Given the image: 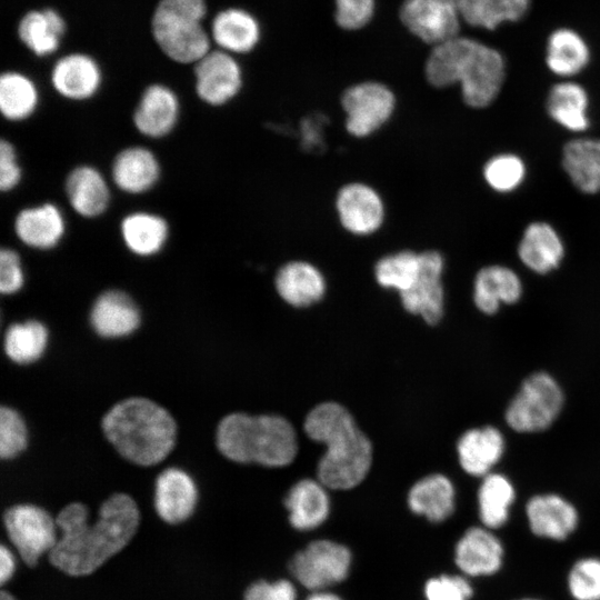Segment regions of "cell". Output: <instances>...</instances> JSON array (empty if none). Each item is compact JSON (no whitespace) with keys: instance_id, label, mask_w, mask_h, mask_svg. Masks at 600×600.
<instances>
[{"instance_id":"6da1fadb","label":"cell","mask_w":600,"mask_h":600,"mask_svg":"<svg viewBox=\"0 0 600 600\" xmlns=\"http://www.w3.org/2000/svg\"><path fill=\"white\" fill-rule=\"evenodd\" d=\"M56 521L59 539L47 561L66 576L84 578L129 547L140 530L142 513L130 494L117 492L99 506L93 519L87 504L73 501L56 513Z\"/></svg>"},{"instance_id":"7a4b0ae2","label":"cell","mask_w":600,"mask_h":600,"mask_svg":"<svg viewBox=\"0 0 600 600\" xmlns=\"http://www.w3.org/2000/svg\"><path fill=\"white\" fill-rule=\"evenodd\" d=\"M303 429L311 440L326 446L317 477L327 489L349 490L364 480L372 464V443L347 408L322 402L307 414Z\"/></svg>"},{"instance_id":"3957f363","label":"cell","mask_w":600,"mask_h":600,"mask_svg":"<svg viewBox=\"0 0 600 600\" xmlns=\"http://www.w3.org/2000/svg\"><path fill=\"white\" fill-rule=\"evenodd\" d=\"M430 84L459 83L463 101L472 108L489 106L504 80V60L494 49L473 39L456 37L434 46L426 62Z\"/></svg>"},{"instance_id":"277c9868","label":"cell","mask_w":600,"mask_h":600,"mask_svg":"<svg viewBox=\"0 0 600 600\" xmlns=\"http://www.w3.org/2000/svg\"><path fill=\"white\" fill-rule=\"evenodd\" d=\"M102 429L118 452L139 466L162 461L177 437L171 414L146 398H129L114 404L103 417Z\"/></svg>"},{"instance_id":"5b68a950","label":"cell","mask_w":600,"mask_h":600,"mask_svg":"<svg viewBox=\"0 0 600 600\" xmlns=\"http://www.w3.org/2000/svg\"><path fill=\"white\" fill-rule=\"evenodd\" d=\"M216 440L229 460L271 468L290 464L299 449L293 426L277 414H228L219 422Z\"/></svg>"},{"instance_id":"8992f818","label":"cell","mask_w":600,"mask_h":600,"mask_svg":"<svg viewBox=\"0 0 600 600\" xmlns=\"http://www.w3.org/2000/svg\"><path fill=\"white\" fill-rule=\"evenodd\" d=\"M208 18L207 0H159L150 21L153 41L169 61L191 67L213 48Z\"/></svg>"},{"instance_id":"52a82bcc","label":"cell","mask_w":600,"mask_h":600,"mask_svg":"<svg viewBox=\"0 0 600 600\" xmlns=\"http://www.w3.org/2000/svg\"><path fill=\"white\" fill-rule=\"evenodd\" d=\"M2 540L13 548L28 569L39 567L59 539L56 514L31 502L9 506L2 513Z\"/></svg>"},{"instance_id":"ba28073f","label":"cell","mask_w":600,"mask_h":600,"mask_svg":"<svg viewBox=\"0 0 600 600\" xmlns=\"http://www.w3.org/2000/svg\"><path fill=\"white\" fill-rule=\"evenodd\" d=\"M563 403L564 394L558 381L538 371L523 380L506 409L504 419L517 432H540L554 422Z\"/></svg>"},{"instance_id":"9c48e42d","label":"cell","mask_w":600,"mask_h":600,"mask_svg":"<svg viewBox=\"0 0 600 600\" xmlns=\"http://www.w3.org/2000/svg\"><path fill=\"white\" fill-rule=\"evenodd\" d=\"M351 558L346 546L326 539L316 540L293 556L289 569L308 590L323 591L348 577Z\"/></svg>"},{"instance_id":"30bf717a","label":"cell","mask_w":600,"mask_h":600,"mask_svg":"<svg viewBox=\"0 0 600 600\" xmlns=\"http://www.w3.org/2000/svg\"><path fill=\"white\" fill-rule=\"evenodd\" d=\"M46 77L50 88L69 101H87L106 83L100 61L89 52L72 50L47 61Z\"/></svg>"},{"instance_id":"8fae6325","label":"cell","mask_w":600,"mask_h":600,"mask_svg":"<svg viewBox=\"0 0 600 600\" xmlns=\"http://www.w3.org/2000/svg\"><path fill=\"white\" fill-rule=\"evenodd\" d=\"M191 73L194 93L212 107L230 102L243 84V71L238 57L214 47L191 66Z\"/></svg>"},{"instance_id":"7c38bea8","label":"cell","mask_w":600,"mask_h":600,"mask_svg":"<svg viewBox=\"0 0 600 600\" xmlns=\"http://www.w3.org/2000/svg\"><path fill=\"white\" fill-rule=\"evenodd\" d=\"M341 104L346 112V128L354 137H367L378 130L391 117L396 98L392 91L379 82H362L348 88Z\"/></svg>"},{"instance_id":"4fadbf2b","label":"cell","mask_w":600,"mask_h":600,"mask_svg":"<svg viewBox=\"0 0 600 600\" xmlns=\"http://www.w3.org/2000/svg\"><path fill=\"white\" fill-rule=\"evenodd\" d=\"M399 17L423 42L438 46L458 37L460 12L454 0H404Z\"/></svg>"},{"instance_id":"5bb4252c","label":"cell","mask_w":600,"mask_h":600,"mask_svg":"<svg viewBox=\"0 0 600 600\" xmlns=\"http://www.w3.org/2000/svg\"><path fill=\"white\" fill-rule=\"evenodd\" d=\"M198 500L197 484L186 471L168 468L157 477L153 509L163 524L169 527L186 524L193 518Z\"/></svg>"},{"instance_id":"9a60e30c","label":"cell","mask_w":600,"mask_h":600,"mask_svg":"<svg viewBox=\"0 0 600 600\" xmlns=\"http://www.w3.org/2000/svg\"><path fill=\"white\" fill-rule=\"evenodd\" d=\"M420 271L414 283L400 298L406 311L434 326L443 317V258L439 252L429 250L420 253Z\"/></svg>"},{"instance_id":"2e32d148","label":"cell","mask_w":600,"mask_h":600,"mask_svg":"<svg viewBox=\"0 0 600 600\" xmlns=\"http://www.w3.org/2000/svg\"><path fill=\"white\" fill-rule=\"evenodd\" d=\"M68 32L63 14L44 7L26 11L17 23V38L34 58L51 61L58 57Z\"/></svg>"},{"instance_id":"e0dca14e","label":"cell","mask_w":600,"mask_h":600,"mask_svg":"<svg viewBox=\"0 0 600 600\" xmlns=\"http://www.w3.org/2000/svg\"><path fill=\"white\" fill-rule=\"evenodd\" d=\"M214 48L236 57L251 53L261 39V24L257 16L241 6H228L208 19Z\"/></svg>"},{"instance_id":"ac0fdd59","label":"cell","mask_w":600,"mask_h":600,"mask_svg":"<svg viewBox=\"0 0 600 600\" xmlns=\"http://www.w3.org/2000/svg\"><path fill=\"white\" fill-rule=\"evenodd\" d=\"M179 116L180 99L173 87L164 81H151L139 97L133 124L142 136L160 139L176 128Z\"/></svg>"},{"instance_id":"d6986e66","label":"cell","mask_w":600,"mask_h":600,"mask_svg":"<svg viewBox=\"0 0 600 600\" xmlns=\"http://www.w3.org/2000/svg\"><path fill=\"white\" fill-rule=\"evenodd\" d=\"M336 206L342 227L353 234L373 233L381 227L384 218L380 196L364 183L353 182L341 188Z\"/></svg>"},{"instance_id":"ffe728a7","label":"cell","mask_w":600,"mask_h":600,"mask_svg":"<svg viewBox=\"0 0 600 600\" xmlns=\"http://www.w3.org/2000/svg\"><path fill=\"white\" fill-rule=\"evenodd\" d=\"M67 222L61 209L52 202L27 207L18 212L13 221L17 238L27 247L50 250L66 234Z\"/></svg>"},{"instance_id":"44dd1931","label":"cell","mask_w":600,"mask_h":600,"mask_svg":"<svg viewBox=\"0 0 600 600\" xmlns=\"http://www.w3.org/2000/svg\"><path fill=\"white\" fill-rule=\"evenodd\" d=\"M161 166L148 148L131 146L122 149L111 164V180L124 193L142 194L159 181Z\"/></svg>"},{"instance_id":"7402d4cb","label":"cell","mask_w":600,"mask_h":600,"mask_svg":"<svg viewBox=\"0 0 600 600\" xmlns=\"http://www.w3.org/2000/svg\"><path fill=\"white\" fill-rule=\"evenodd\" d=\"M502 558L500 540L486 527L469 528L454 549L457 567L470 577L496 573L502 566Z\"/></svg>"},{"instance_id":"603a6c76","label":"cell","mask_w":600,"mask_h":600,"mask_svg":"<svg viewBox=\"0 0 600 600\" xmlns=\"http://www.w3.org/2000/svg\"><path fill=\"white\" fill-rule=\"evenodd\" d=\"M526 513L531 531L542 538L563 540L578 524L576 508L556 493L533 496L527 502Z\"/></svg>"},{"instance_id":"cb8c5ba5","label":"cell","mask_w":600,"mask_h":600,"mask_svg":"<svg viewBox=\"0 0 600 600\" xmlns=\"http://www.w3.org/2000/svg\"><path fill=\"white\" fill-rule=\"evenodd\" d=\"M506 449L501 431L493 426L467 430L457 442L461 468L470 476L483 478L500 461Z\"/></svg>"},{"instance_id":"d4e9b609","label":"cell","mask_w":600,"mask_h":600,"mask_svg":"<svg viewBox=\"0 0 600 600\" xmlns=\"http://www.w3.org/2000/svg\"><path fill=\"white\" fill-rule=\"evenodd\" d=\"M64 189L70 207L83 218H97L109 207V184L102 172L92 166L82 164L72 169Z\"/></svg>"},{"instance_id":"484cf974","label":"cell","mask_w":600,"mask_h":600,"mask_svg":"<svg viewBox=\"0 0 600 600\" xmlns=\"http://www.w3.org/2000/svg\"><path fill=\"white\" fill-rule=\"evenodd\" d=\"M522 296V283L518 274L504 266H488L480 269L473 282V302L479 311L492 316L501 304H513Z\"/></svg>"},{"instance_id":"4316f807","label":"cell","mask_w":600,"mask_h":600,"mask_svg":"<svg viewBox=\"0 0 600 600\" xmlns=\"http://www.w3.org/2000/svg\"><path fill=\"white\" fill-rule=\"evenodd\" d=\"M90 321L96 332L104 338L130 334L140 323V313L132 299L119 290L100 294L92 306Z\"/></svg>"},{"instance_id":"83f0119b","label":"cell","mask_w":600,"mask_h":600,"mask_svg":"<svg viewBox=\"0 0 600 600\" xmlns=\"http://www.w3.org/2000/svg\"><path fill=\"white\" fill-rule=\"evenodd\" d=\"M284 506L290 524L301 531L321 526L330 512V499L327 488L313 479L296 482L287 493Z\"/></svg>"},{"instance_id":"f1b7e54d","label":"cell","mask_w":600,"mask_h":600,"mask_svg":"<svg viewBox=\"0 0 600 600\" xmlns=\"http://www.w3.org/2000/svg\"><path fill=\"white\" fill-rule=\"evenodd\" d=\"M274 284L278 294L297 308L317 303L326 292L323 276L306 261H291L282 266L276 274Z\"/></svg>"},{"instance_id":"f546056e","label":"cell","mask_w":600,"mask_h":600,"mask_svg":"<svg viewBox=\"0 0 600 600\" xmlns=\"http://www.w3.org/2000/svg\"><path fill=\"white\" fill-rule=\"evenodd\" d=\"M119 230L126 248L143 258L159 253L170 234L167 220L150 211H133L126 214L121 219Z\"/></svg>"},{"instance_id":"4dcf8cb0","label":"cell","mask_w":600,"mask_h":600,"mask_svg":"<svg viewBox=\"0 0 600 600\" xmlns=\"http://www.w3.org/2000/svg\"><path fill=\"white\" fill-rule=\"evenodd\" d=\"M40 102L39 81L20 69H6L0 73V111L8 121L30 118Z\"/></svg>"},{"instance_id":"1f68e13d","label":"cell","mask_w":600,"mask_h":600,"mask_svg":"<svg viewBox=\"0 0 600 600\" xmlns=\"http://www.w3.org/2000/svg\"><path fill=\"white\" fill-rule=\"evenodd\" d=\"M456 491L451 480L440 473L423 477L408 493L410 510L431 522H442L454 511Z\"/></svg>"},{"instance_id":"d6a6232c","label":"cell","mask_w":600,"mask_h":600,"mask_svg":"<svg viewBox=\"0 0 600 600\" xmlns=\"http://www.w3.org/2000/svg\"><path fill=\"white\" fill-rule=\"evenodd\" d=\"M518 254L530 270L544 274L560 264L564 249L556 230L546 222L530 223L521 238Z\"/></svg>"},{"instance_id":"836d02e7","label":"cell","mask_w":600,"mask_h":600,"mask_svg":"<svg viewBox=\"0 0 600 600\" xmlns=\"http://www.w3.org/2000/svg\"><path fill=\"white\" fill-rule=\"evenodd\" d=\"M562 166L580 191L584 193L600 191V140L569 141L563 148Z\"/></svg>"},{"instance_id":"e575fe53","label":"cell","mask_w":600,"mask_h":600,"mask_svg":"<svg viewBox=\"0 0 600 600\" xmlns=\"http://www.w3.org/2000/svg\"><path fill=\"white\" fill-rule=\"evenodd\" d=\"M516 490L508 477L490 472L482 478L478 490L479 517L488 529L502 527L509 518Z\"/></svg>"},{"instance_id":"d590c367","label":"cell","mask_w":600,"mask_h":600,"mask_svg":"<svg viewBox=\"0 0 600 600\" xmlns=\"http://www.w3.org/2000/svg\"><path fill=\"white\" fill-rule=\"evenodd\" d=\"M588 96L584 89L573 82L553 86L547 100L549 116L571 131H583L589 127L587 117Z\"/></svg>"},{"instance_id":"8d00e7d4","label":"cell","mask_w":600,"mask_h":600,"mask_svg":"<svg viewBox=\"0 0 600 600\" xmlns=\"http://www.w3.org/2000/svg\"><path fill=\"white\" fill-rule=\"evenodd\" d=\"M460 16L471 26L493 30L524 17L530 0H454Z\"/></svg>"},{"instance_id":"74e56055","label":"cell","mask_w":600,"mask_h":600,"mask_svg":"<svg viewBox=\"0 0 600 600\" xmlns=\"http://www.w3.org/2000/svg\"><path fill=\"white\" fill-rule=\"evenodd\" d=\"M586 41L573 30L559 29L551 33L547 43L548 68L559 76L579 73L589 62Z\"/></svg>"},{"instance_id":"f35d334b","label":"cell","mask_w":600,"mask_h":600,"mask_svg":"<svg viewBox=\"0 0 600 600\" xmlns=\"http://www.w3.org/2000/svg\"><path fill=\"white\" fill-rule=\"evenodd\" d=\"M47 338L46 327L38 321L13 323L4 336V351L14 362L29 363L43 353Z\"/></svg>"},{"instance_id":"ab89813d","label":"cell","mask_w":600,"mask_h":600,"mask_svg":"<svg viewBox=\"0 0 600 600\" xmlns=\"http://www.w3.org/2000/svg\"><path fill=\"white\" fill-rule=\"evenodd\" d=\"M420 266V253L403 250L381 258L374 267V277L381 287L401 294L414 283Z\"/></svg>"},{"instance_id":"60d3db41","label":"cell","mask_w":600,"mask_h":600,"mask_svg":"<svg viewBox=\"0 0 600 600\" xmlns=\"http://www.w3.org/2000/svg\"><path fill=\"white\" fill-rule=\"evenodd\" d=\"M524 164L514 154H499L484 166L483 176L488 184L500 192L516 189L524 177Z\"/></svg>"},{"instance_id":"b9f144b4","label":"cell","mask_w":600,"mask_h":600,"mask_svg":"<svg viewBox=\"0 0 600 600\" xmlns=\"http://www.w3.org/2000/svg\"><path fill=\"white\" fill-rule=\"evenodd\" d=\"M568 587L576 600H600V560L584 558L574 563Z\"/></svg>"},{"instance_id":"7bdbcfd3","label":"cell","mask_w":600,"mask_h":600,"mask_svg":"<svg viewBox=\"0 0 600 600\" xmlns=\"http://www.w3.org/2000/svg\"><path fill=\"white\" fill-rule=\"evenodd\" d=\"M27 428L20 414L11 408L0 410V456L11 459L27 446Z\"/></svg>"},{"instance_id":"ee69618b","label":"cell","mask_w":600,"mask_h":600,"mask_svg":"<svg viewBox=\"0 0 600 600\" xmlns=\"http://www.w3.org/2000/svg\"><path fill=\"white\" fill-rule=\"evenodd\" d=\"M473 589L461 576L442 574L429 579L424 586L427 600H470Z\"/></svg>"},{"instance_id":"f6af8a7d","label":"cell","mask_w":600,"mask_h":600,"mask_svg":"<svg viewBox=\"0 0 600 600\" xmlns=\"http://www.w3.org/2000/svg\"><path fill=\"white\" fill-rule=\"evenodd\" d=\"M373 12L374 0H336V22L346 30L364 27L371 20Z\"/></svg>"},{"instance_id":"bcb514c9","label":"cell","mask_w":600,"mask_h":600,"mask_svg":"<svg viewBox=\"0 0 600 600\" xmlns=\"http://www.w3.org/2000/svg\"><path fill=\"white\" fill-rule=\"evenodd\" d=\"M242 600H297V590L286 579L257 580L244 589Z\"/></svg>"},{"instance_id":"7dc6e473","label":"cell","mask_w":600,"mask_h":600,"mask_svg":"<svg viewBox=\"0 0 600 600\" xmlns=\"http://www.w3.org/2000/svg\"><path fill=\"white\" fill-rule=\"evenodd\" d=\"M24 282L21 259L17 251L3 248L0 251V291L3 294L18 292Z\"/></svg>"},{"instance_id":"c3c4849f","label":"cell","mask_w":600,"mask_h":600,"mask_svg":"<svg viewBox=\"0 0 600 600\" xmlns=\"http://www.w3.org/2000/svg\"><path fill=\"white\" fill-rule=\"evenodd\" d=\"M22 170L14 146L2 139L0 142V189L3 192L16 189L21 182Z\"/></svg>"},{"instance_id":"681fc988","label":"cell","mask_w":600,"mask_h":600,"mask_svg":"<svg viewBox=\"0 0 600 600\" xmlns=\"http://www.w3.org/2000/svg\"><path fill=\"white\" fill-rule=\"evenodd\" d=\"M21 561L13 548L4 540L0 543V586L8 587L17 577Z\"/></svg>"},{"instance_id":"f907efd6","label":"cell","mask_w":600,"mask_h":600,"mask_svg":"<svg viewBox=\"0 0 600 600\" xmlns=\"http://www.w3.org/2000/svg\"><path fill=\"white\" fill-rule=\"evenodd\" d=\"M307 600H342L339 596L328 592V591H314L312 592Z\"/></svg>"},{"instance_id":"816d5d0a","label":"cell","mask_w":600,"mask_h":600,"mask_svg":"<svg viewBox=\"0 0 600 600\" xmlns=\"http://www.w3.org/2000/svg\"><path fill=\"white\" fill-rule=\"evenodd\" d=\"M0 600H21V599L19 597H17L9 589H1V591H0Z\"/></svg>"},{"instance_id":"f5cc1de1","label":"cell","mask_w":600,"mask_h":600,"mask_svg":"<svg viewBox=\"0 0 600 600\" xmlns=\"http://www.w3.org/2000/svg\"><path fill=\"white\" fill-rule=\"evenodd\" d=\"M522 600H536V599H522Z\"/></svg>"}]
</instances>
